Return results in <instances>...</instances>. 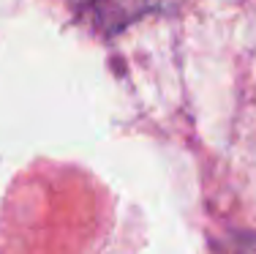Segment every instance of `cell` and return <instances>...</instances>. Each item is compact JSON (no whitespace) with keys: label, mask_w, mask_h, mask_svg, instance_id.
Returning a JSON list of instances; mask_svg holds the SVG:
<instances>
[{"label":"cell","mask_w":256,"mask_h":254,"mask_svg":"<svg viewBox=\"0 0 256 254\" xmlns=\"http://www.w3.org/2000/svg\"><path fill=\"white\" fill-rule=\"evenodd\" d=\"M71 3L76 20L98 36H118L142 17L169 9V0H71Z\"/></svg>","instance_id":"cell-1"},{"label":"cell","mask_w":256,"mask_h":254,"mask_svg":"<svg viewBox=\"0 0 256 254\" xmlns=\"http://www.w3.org/2000/svg\"><path fill=\"white\" fill-rule=\"evenodd\" d=\"M212 254H256V232L237 229L221 235L212 246Z\"/></svg>","instance_id":"cell-2"}]
</instances>
